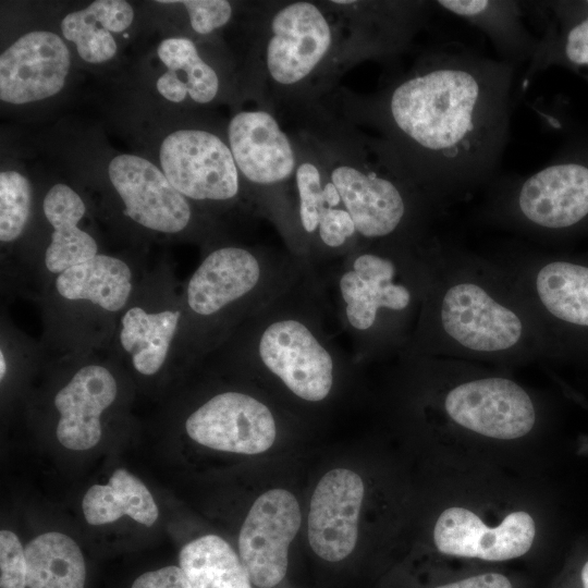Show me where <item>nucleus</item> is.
<instances>
[{
	"label": "nucleus",
	"mask_w": 588,
	"mask_h": 588,
	"mask_svg": "<svg viewBox=\"0 0 588 588\" xmlns=\"http://www.w3.org/2000/svg\"><path fill=\"white\" fill-rule=\"evenodd\" d=\"M585 4L588 7V1H586Z\"/></svg>",
	"instance_id": "nucleus-38"
},
{
	"label": "nucleus",
	"mask_w": 588,
	"mask_h": 588,
	"mask_svg": "<svg viewBox=\"0 0 588 588\" xmlns=\"http://www.w3.org/2000/svg\"><path fill=\"white\" fill-rule=\"evenodd\" d=\"M32 210V185L19 171L0 172V240L16 241L28 223Z\"/></svg>",
	"instance_id": "nucleus-29"
},
{
	"label": "nucleus",
	"mask_w": 588,
	"mask_h": 588,
	"mask_svg": "<svg viewBox=\"0 0 588 588\" xmlns=\"http://www.w3.org/2000/svg\"><path fill=\"white\" fill-rule=\"evenodd\" d=\"M390 412L420 467H493L536 475L527 456L549 424L540 391L512 370L463 359L400 355Z\"/></svg>",
	"instance_id": "nucleus-2"
},
{
	"label": "nucleus",
	"mask_w": 588,
	"mask_h": 588,
	"mask_svg": "<svg viewBox=\"0 0 588 588\" xmlns=\"http://www.w3.org/2000/svg\"><path fill=\"white\" fill-rule=\"evenodd\" d=\"M514 65L449 42L421 54L371 101L382 144L440 213L499 175Z\"/></svg>",
	"instance_id": "nucleus-1"
},
{
	"label": "nucleus",
	"mask_w": 588,
	"mask_h": 588,
	"mask_svg": "<svg viewBox=\"0 0 588 588\" xmlns=\"http://www.w3.org/2000/svg\"><path fill=\"white\" fill-rule=\"evenodd\" d=\"M578 452L583 454L588 453V434L584 436L578 443Z\"/></svg>",
	"instance_id": "nucleus-36"
},
{
	"label": "nucleus",
	"mask_w": 588,
	"mask_h": 588,
	"mask_svg": "<svg viewBox=\"0 0 588 588\" xmlns=\"http://www.w3.org/2000/svg\"><path fill=\"white\" fill-rule=\"evenodd\" d=\"M160 169L187 199L225 203L240 193L241 174L228 142L203 128H180L159 148Z\"/></svg>",
	"instance_id": "nucleus-13"
},
{
	"label": "nucleus",
	"mask_w": 588,
	"mask_h": 588,
	"mask_svg": "<svg viewBox=\"0 0 588 588\" xmlns=\"http://www.w3.org/2000/svg\"><path fill=\"white\" fill-rule=\"evenodd\" d=\"M157 54L166 66L156 82L158 93L168 101L189 100L197 105L212 102L220 90V78L212 65L199 53L196 44L186 37L163 39Z\"/></svg>",
	"instance_id": "nucleus-22"
},
{
	"label": "nucleus",
	"mask_w": 588,
	"mask_h": 588,
	"mask_svg": "<svg viewBox=\"0 0 588 588\" xmlns=\"http://www.w3.org/2000/svg\"><path fill=\"white\" fill-rule=\"evenodd\" d=\"M56 290L65 299L88 301L107 311H119L132 292V271L120 258L98 254L58 274Z\"/></svg>",
	"instance_id": "nucleus-24"
},
{
	"label": "nucleus",
	"mask_w": 588,
	"mask_h": 588,
	"mask_svg": "<svg viewBox=\"0 0 588 588\" xmlns=\"http://www.w3.org/2000/svg\"><path fill=\"white\" fill-rule=\"evenodd\" d=\"M131 588H192L180 566L170 565L138 576Z\"/></svg>",
	"instance_id": "nucleus-34"
},
{
	"label": "nucleus",
	"mask_w": 588,
	"mask_h": 588,
	"mask_svg": "<svg viewBox=\"0 0 588 588\" xmlns=\"http://www.w3.org/2000/svg\"><path fill=\"white\" fill-rule=\"evenodd\" d=\"M5 373H7V360H5L3 352L1 351L0 352V377H1V380H3Z\"/></svg>",
	"instance_id": "nucleus-37"
},
{
	"label": "nucleus",
	"mask_w": 588,
	"mask_h": 588,
	"mask_svg": "<svg viewBox=\"0 0 588 588\" xmlns=\"http://www.w3.org/2000/svg\"><path fill=\"white\" fill-rule=\"evenodd\" d=\"M424 258V301L401 355L448 357L509 370L547 358L534 316L492 256L430 235Z\"/></svg>",
	"instance_id": "nucleus-4"
},
{
	"label": "nucleus",
	"mask_w": 588,
	"mask_h": 588,
	"mask_svg": "<svg viewBox=\"0 0 588 588\" xmlns=\"http://www.w3.org/2000/svg\"><path fill=\"white\" fill-rule=\"evenodd\" d=\"M538 478L493 467H421L411 553L450 569L487 568L530 556L550 530Z\"/></svg>",
	"instance_id": "nucleus-3"
},
{
	"label": "nucleus",
	"mask_w": 588,
	"mask_h": 588,
	"mask_svg": "<svg viewBox=\"0 0 588 588\" xmlns=\"http://www.w3.org/2000/svg\"><path fill=\"white\" fill-rule=\"evenodd\" d=\"M415 505L416 476L406 461L379 449L342 455L309 479L302 540L328 565L409 548Z\"/></svg>",
	"instance_id": "nucleus-5"
},
{
	"label": "nucleus",
	"mask_w": 588,
	"mask_h": 588,
	"mask_svg": "<svg viewBox=\"0 0 588 588\" xmlns=\"http://www.w3.org/2000/svg\"><path fill=\"white\" fill-rule=\"evenodd\" d=\"M306 491L270 473L246 500L235 547L255 588H277L286 578L291 550L303 536Z\"/></svg>",
	"instance_id": "nucleus-9"
},
{
	"label": "nucleus",
	"mask_w": 588,
	"mask_h": 588,
	"mask_svg": "<svg viewBox=\"0 0 588 588\" xmlns=\"http://www.w3.org/2000/svg\"><path fill=\"white\" fill-rule=\"evenodd\" d=\"M262 277L259 258L249 249L224 246L209 253L186 287V303L197 316L211 317L249 295Z\"/></svg>",
	"instance_id": "nucleus-18"
},
{
	"label": "nucleus",
	"mask_w": 588,
	"mask_h": 588,
	"mask_svg": "<svg viewBox=\"0 0 588 588\" xmlns=\"http://www.w3.org/2000/svg\"><path fill=\"white\" fill-rule=\"evenodd\" d=\"M89 5L97 19L111 33H122L133 23L134 10L127 1L96 0Z\"/></svg>",
	"instance_id": "nucleus-33"
},
{
	"label": "nucleus",
	"mask_w": 588,
	"mask_h": 588,
	"mask_svg": "<svg viewBox=\"0 0 588 588\" xmlns=\"http://www.w3.org/2000/svg\"><path fill=\"white\" fill-rule=\"evenodd\" d=\"M559 588H588V550L575 556Z\"/></svg>",
	"instance_id": "nucleus-35"
},
{
	"label": "nucleus",
	"mask_w": 588,
	"mask_h": 588,
	"mask_svg": "<svg viewBox=\"0 0 588 588\" xmlns=\"http://www.w3.org/2000/svg\"><path fill=\"white\" fill-rule=\"evenodd\" d=\"M440 569L446 571L450 575L429 588H516L507 574L492 567L469 569L440 567Z\"/></svg>",
	"instance_id": "nucleus-32"
},
{
	"label": "nucleus",
	"mask_w": 588,
	"mask_h": 588,
	"mask_svg": "<svg viewBox=\"0 0 588 588\" xmlns=\"http://www.w3.org/2000/svg\"><path fill=\"white\" fill-rule=\"evenodd\" d=\"M181 4L185 8L192 29L199 35H209L225 26L232 19L233 7L226 0L158 1Z\"/></svg>",
	"instance_id": "nucleus-30"
},
{
	"label": "nucleus",
	"mask_w": 588,
	"mask_h": 588,
	"mask_svg": "<svg viewBox=\"0 0 588 588\" xmlns=\"http://www.w3.org/2000/svg\"><path fill=\"white\" fill-rule=\"evenodd\" d=\"M85 520L91 526L111 524L122 517L151 527L159 509L146 485L127 469H115L103 483H95L82 500Z\"/></svg>",
	"instance_id": "nucleus-23"
},
{
	"label": "nucleus",
	"mask_w": 588,
	"mask_h": 588,
	"mask_svg": "<svg viewBox=\"0 0 588 588\" xmlns=\"http://www.w3.org/2000/svg\"><path fill=\"white\" fill-rule=\"evenodd\" d=\"M117 394V380L106 367L87 365L78 369L54 396L60 444L71 451L96 446L102 436L101 416Z\"/></svg>",
	"instance_id": "nucleus-17"
},
{
	"label": "nucleus",
	"mask_w": 588,
	"mask_h": 588,
	"mask_svg": "<svg viewBox=\"0 0 588 588\" xmlns=\"http://www.w3.org/2000/svg\"><path fill=\"white\" fill-rule=\"evenodd\" d=\"M60 27L62 36L75 45L79 58L87 63L108 62L118 51L112 33L97 19L90 5L68 13Z\"/></svg>",
	"instance_id": "nucleus-28"
},
{
	"label": "nucleus",
	"mask_w": 588,
	"mask_h": 588,
	"mask_svg": "<svg viewBox=\"0 0 588 588\" xmlns=\"http://www.w3.org/2000/svg\"><path fill=\"white\" fill-rule=\"evenodd\" d=\"M108 175L124 213L135 223L167 234L182 232L189 225L188 199L148 159L133 154L117 155L109 162Z\"/></svg>",
	"instance_id": "nucleus-14"
},
{
	"label": "nucleus",
	"mask_w": 588,
	"mask_h": 588,
	"mask_svg": "<svg viewBox=\"0 0 588 588\" xmlns=\"http://www.w3.org/2000/svg\"><path fill=\"white\" fill-rule=\"evenodd\" d=\"M28 588H84L86 567L76 541L60 531H47L25 547Z\"/></svg>",
	"instance_id": "nucleus-27"
},
{
	"label": "nucleus",
	"mask_w": 588,
	"mask_h": 588,
	"mask_svg": "<svg viewBox=\"0 0 588 588\" xmlns=\"http://www.w3.org/2000/svg\"><path fill=\"white\" fill-rule=\"evenodd\" d=\"M0 587L26 588L25 548L15 532L0 531Z\"/></svg>",
	"instance_id": "nucleus-31"
},
{
	"label": "nucleus",
	"mask_w": 588,
	"mask_h": 588,
	"mask_svg": "<svg viewBox=\"0 0 588 588\" xmlns=\"http://www.w3.org/2000/svg\"><path fill=\"white\" fill-rule=\"evenodd\" d=\"M491 256L509 272L534 316L547 358L588 355V260L522 243Z\"/></svg>",
	"instance_id": "nucleus-7"
},
{
	"label": "nucleus",
	"mask_w": 588,
	"mask_h": 588,
	"mask_svg": "<svg viewBox=\"0 0 588 588\" xmlns=\"http://www.w3.org/2000/svg\"><path fill=\"white\" fill-rule=\"evenodd\" d=\"M70 66V50L59 35L28 32L0 56V99L25 105L50 98L64 87Z\"/></svg>",
	"instance_id": "nucleus-15"
},
{
	"label": "nucleus",
	"mask_w": 588,
	"mask_h": 588,
	"mask_svg": "<svg viewBox=\"0 0 588 588\" xmlns=\"http://www.w3.org/2000/svg\"><path fill=\"white\" fill-rule=\"evenodd\" d=\"M184 430L191 442L216 454L257 462L282 457L284 432L275 409L248 392L216 393L187 416Z\"/></svg>",
	"instance_id": "nucleus-10"
},
{
	"label": "nucleus",
	"mask_w": 588,
	"mask_h": 588,
	"mask_svg": "<svg viewBox=\"0 0 588 588\" xmlns=\"http://www.w3.org/2000/svg\"><path fill=\"white\" fill-rule=\"evenodd\" d=\"M336 25L322 7L292 1L271 15L264 48L269 81L278 87H296L309 81L336 47Z\"/></svg>",
	"instance_id": "nucleus-12"
},
{
	"label": "nucleus",
	"mask_w": 588,
	"mask_h": 588,
	"mask_svg": "<svg viewBox=\"0 0 588 588\" xmlns=\"http://www.w3.org/2000/svg\"><path fill=\"white\" fill-rule=\"evenodd\" d=\"M433 4L481 30L504 62L529 63L537 52L539 37L526 27L520 1L438 0Z\"/></svg>",
	"instance_id": "nucleus-20"
},
{
	"label": "nucleus",
	"mask_w": 588,
	"mask_h": 588,
	"mask_svg": "<svg viewBox=\"0 0 588 588\" xmlns=\"http://www.w3.org/2000/svg\"><path fill=\"white\" fill-rule=\"evenodd\" d=\"M257 355L268 375L297 401L321 404L335 391L336 360L302 319L285 316L266 324Z\"/></svg>",
	"instance_id": "nucleus-11"
},
{
	"label": "nucleus",
	"mask_w": 588,
	"mask_h": 588,
	"mask_svg": "<svg viewBox=\"0 0 588 588\" xmlns=\"http://www.w3.org/2000/svg\"><path fill=\"white\" fill-rule=\"evenodd\" d=\"M180 318V311L172 309L148 313L134 306L124 313L119 339L137 372L152 376L162 368Z\"/></svg>",
	"instance_id": "nucleus-26"
},
{
	"label": "nucleus",
	"mask_w": 588,
	"mask_h": 588,
	"mask_svg": "<svg viewBox=\"0 0 588 588\" xmlns=\"http://www.w3.org/2000/svg\"><path fill=\"white\" fill-rule=\"evenodd\" d=\"M42 209L52 226L51 241L45 253L48 271L60 274L98 255L95 238L78 226L86 208L72 187L54 184L44 198Z\"/></svg>",
	"instance_id": "nucleus-21"
},
{
	"label": "nucleus",
	"mask_w": 588,
	"mask_h": 588,
	"mask_svg": "<svg viewBox=\"0 0 588 588\" xmlns=\"http://www.w3.org/2000/svg\"><path fill=\"white\" fill-rule=\"evenodd\" d=\"M293 180L303 232L316 236L329 249H342L357 237L354 221L322 161L298 154Z\"/></svg>",
	"instance_id": "nucleus-19"
},
{
	"label": "nucleus",
	"mask_w": 588,
	"mask_h": 588,
	"mask_svg": "<svg viewBox=\"0 0 588 588\" xmlns=\"http://www.w3.org/2000/svg\"><path fill=\"white\" fill-rule=\"evenodd\" d=\"M380 146L376 161L342 157L324 163L357 236L364 245L425 238L430 219L440 212Z\"/></svg>",
	"instance_id": "nucleus-8"
},
{
	"label": "nucleus",
	"mask_w": 588,
	"mask_h": 588,
	"mask_svg": "<svg viewBox=\"0 0 588 588\" xmlns=\"http://www.w3.org/2000/svg\"><path fill=\"white\" fill-rule=\"evenodd\" d=\"M226 133L240 174L248 183L273 187L293 180L298 152L271 112L241 110L230 119Z\"/></svg>",
	"instance_id": "nucleus-16"
},
{
	"label": "nucleus",
	"mask_w": 588,
	"mask_h": 588,
	"mask_svg": "<svg viewBox=\"0 0 588 588\" xmlns=\"http://www.w3.org/2000/svg\"><path fill=\"white\" fill-rule=\"evenodd\" d=\"M179 563L192 588H255L236 547L216 532L187 541Z\"/></svg>",
	"instance_id": "nucleus-25"
},
{
	"label": "nucleus",
	"mask_w": 588,
	"mask_h": 588,
	"mask_svg": "<svg viewBox=\"0 0 588 588\" xmlns=\"http://www.w3.org/2000/svg\"><path fill=\"white\" fill-rule=\"evenodd\" d=\"M427 237L364 245L339 279L345 321L372 355H401L409 344L427 283Z\"/></svg>",
	"instance_id": "nucleus-6"
}]
</instances>
